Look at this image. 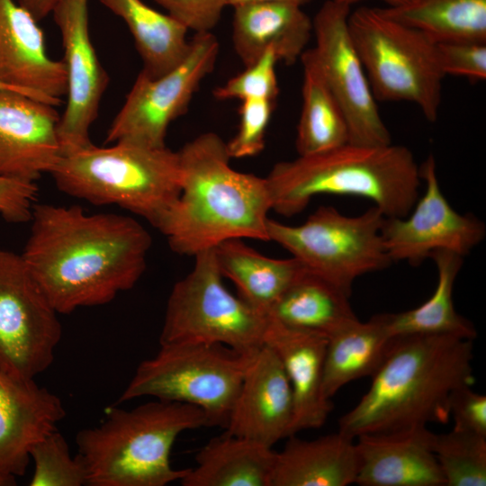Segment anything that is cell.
<instances>
[{
	"label": "cell",
	"mask_w": 486,
	"mask_h": 486,
	"mask_svg": "<svg viewBox=\"0 0 486 486\" xmlns=\"http://www.w3.org/2000/svg\"><path fill=\"white\" fill-rule=\"evenodd\" d=\"M30 221L21 255L58 314L112 302L146 270L152 239L132 217L34 204Z\"/></svg>",
	"instance_id": "cell-1"
},
{
	"label": "cell",
	"mask_w": 486,
	"mask_h": 486,
	"mask_svg": "<svg viewBox=\"0 0 486 486\" xmlns=\"http://www.w3.org/2000/svg\"><path fill=\"white\" fill-rule=\"evenodd\" d=\"M472 339L449 335L394 337L366 393L338 421V431L352 438L446 424L449 399L472 386Z\"/></svg>",
	"instance_id": "cell-2"
},
{
	"label": "cell",
	"mask_w": 486,
	"mask_h": 486,
	"mask_svg": "<svg viewBox=\"0 0 486 486\" xmlns=\"http://www.w3.org/2000/svg\"><path fill=\"white\" fill-rule=\"evenodd\" d=\"M178 154L180 194L156 228L174 252L194 256L229 239L269 241L266 177L234 169L215 132L198 135Z\"/></svg>",
	"instance_id": "cell-3"
},
{
	"label": "cell",
	"mask_w": 486,
	"mask_h": 486,
	"mask_svg": "<svg viewBox=\"0 0 486 486\" xmlns=\"http://www.w3.org/2000/svg\"><path fill=\"white\" fill-rule=\"evenodd\" d=\"M272 210L284 217L302 212L320 194L359 196L388 218L407 216L421 184L420 166L401 145L347 142L321 153L276 163L266 176Z\"/></svg>",
	"instance_id": "cell-4"
},
{
	"label": "cell",
	"mask_w": 486,
	"mask_h": 486,
	"mask_svg": "<svg viewBox=\"0 0 486 486\" xmlns=\"http://www.w3.org/2000/svg\"><path fill=\"white\" fill-rule=\"evenodd\" d=\"M208 427L199 408L158 400L130 410L112 407L99 426L76 436L77 455L89 486H165L179 481L186 469H175L170 454L178 436Z\"/></svg>",
	"instance_id": "cell-5"
},
{
	"label": "cell",
	"mask_w": 486,
	"mask_h": 486,
	"mask_svg": "<svg viewBox=\"0 0 486 486\" xmlns=\"http://www.w3.org/2000/svg\"><path fill=\"white\" fill-rule=\"evenodd\" d=\"M50 174L64 194L117 205L155 228L178 199L182 184L178 151L130 142L92 144L62 155Z\"/></svg>",
	"instance_id": "cell-6"
},
{
	"label": "cell",
	"mask_w": 486,
	"mask_h": 486,
	"mask_svg": "<svg viewBox=\"0 0 486 486\" xmlns=\"http://www.w3.org/2000/svg\"><path fill=\"white\" fill-rule=\"evenodd\" d=\"M347 23L375 100L413 103L428 122H435L446 76L436 43L379 8L359 7L350 12Z\"/></svg>",
	"instance_id": "cell-7"
},
{
	"label": "cell",
	"mask_w": 486,
	"mask_h": 486,
	"mask_svg": "<svg viewBox=\"0 0 486 486\" xmlns=\"http://www.w3.org/2000/svg\"><path fill=\"white\" fill-rule=\"evenodd\" d=\"M255 354L220 344L160 345L138 365L118 401L153 397L190 404L203 411L208 426L225 428Z\"/></svg>",
	"instance_id": "cell-8"
},
{
	"label": "cell",
	"mask_w": 486,
	"mask_h": 486,
	"mask_svg": "<svg viewBox=\"0 0 486 486\" xmlns=\"http://www.w3.org/2000/svg\"><path fill=\"white\" fill-rule=\"evenodd\" d=\"M194 257V267L169 294L160 345L220 344L255 354L264 345L267 315L226 288L213 249Z\"/></svg>",
	"instance_id": "cell-9"
},
{
	"label": "cell",
	"mask_w": 486,
	"mask_h": 486,
	"mask_svg": "<svg viewBox=\"0 0 486 486\" xmlns=\"http://www.w3.org/2000/svg\"><path fill=\"white\" fill-rule=\"evenodd\" d=\"M385 216L375 206L358 216H346L333 206H320L301 225L267 220L269 241L285 248L305 270L348 296L361 275L388 267L382 240Z\"/></svg>",
	"instance_id": "cell-10"
},
{
	"label": "cell",
	"mask_w": 486,
	"mask_h": 486,
	"mask_svg": "<svg viewBox=\"0 0 486 486\" xmlns=\"http://www.w3.org/2000/svg\"><path fill=\"white\" fill-rule=\"evenodd\" d=\"M219 50L212 32L194 33L187 55L173 69L157 77L140 71L105 142L165 147L169 125L186 112L202 82L214 70Z\"/></svg>",
	"instance_id": "cell-11"
},
{
	"label": "cell",
	"mask_w": 486,
	"mask_h": 486,
	"mask_svg": "<svg viewBox=\"0 0 486 486\" xmlns=\"http://www.w3.org/2000/svg\"><path fill=\"white\" fill-rule=\"evenodd\" d=\"M58 314L22 255L0 248V370L24 379L46 371L62 337Z\"/></svg>",
	"instance_id": "cell-12"
},
{
	"label": "cell",
	"mask_w": 486,
	"mask_h": 486,
	"mask_svg": "<svg viewBox=\"0 0 486 486\" xmlns=\"http://www.w3.org/2000/svg\"><path fill=\"white\" fill-rule=\"evenodd\" d=\"M350 6L327 0L312 19V49L323 77L343 111L349 142L384 146L392 138L379 112L348 30Z\"/></svg>",
	"instance_id": "cell-13"
},
{
	"label": "cell",
	"mask_w": 486,
	"mask_h": 486,
	"mask_svg": "<svg viewBox=\"0 0 486 486\" xmlns=\"http://www.w3.org/2000/svg\"><path fill=\"white\" fill-rule=\"evenodd\" d=\"M426 190L405 217H385L382 236L393 261L419 266L437 250L466 256L486 236L484 223L473 214H461L452 208L440 188L433 156L420 166Z\"/></svg>",
	"instance_id": "cell-14"
},
{
	"label": "cell",
	"mask_w": 486,
	"mask_h": 486,
	"mask_svg": "<svg viewBox=\"0 0 486 486\" xmlns=\"http://www.w3.org/2000/svg\"><path fill=\"white\" fill-rule=\"evenodd\" d=\"M51 13L62 39L67 75V104L58 124L62 156L93 144L90 129L109 76L91 40L88 0H58Z\"/></svg>",
	"instance_id": "cell-15"
},
{
	"label": "cell",
	"mask_w": 486,
	"mask_h": 486,
	"mask_svg": "<svg viewBox=\"0 0 486 486\" xmlns=\"http://www.w3.org/2000/svg\"><path fill=\"white\" fill-rule=\"evenodd\" d=\"M53 105L0 88V176L36 182L61 157Z\"/></svg>",
	"instance_id": "cell-16"
},
{
	"label": "cell",
	"mask_w": 486,
	"mask_h": 486,
	"mask_svg": "<svg viewBox=\"0 0 486 486\" xmlns=\"http://www.w3.org/2000/svg\"><path fill=\"white\" fill-rule=\"evenodd\" d=\"M37 22L15 0H0V83L56 106L67 94L65 65L48 55Z\"/></svg>",
	"instance_id": "cell-17"
},
{
	"label": "cell",
	"mask_w": 486,
	"mask_h": 486,
	"mask_svg": "<svg viewBox=\"0 0 486 486\" xmlns=\"http://www.w3.org/2000/svg\"><path fill=\"white\" fill-rule=\"evenodd\" d=\"M62 400L34 379L0 370V486L16 484L30 462L32 447L65 418Z\"/></svg>",
	"instance_id": "cell-18"
},
{
	"label": "cell",
	"mask_w": 486,
	"mask_h": 486,
	"mask_svg": "<svg viewBox=\"0 0 486 486\" xmlns=\"http://www.w3.org/2000/svg\"><path fill=\"white\" fill-rule=\"evenodd\" d=\"M293 419L290 381L276 354L264 344L246 371L225 433L273 447L292 435Z\"/></svg>",
	"instance_id": "cell-19"
},
{
	"label": "cell",
	"mask_w": 486,
	"mask_h": 486,
	"mask_svg": "<svg viewBox=\"0 0 486 486\" xmlns=\"http://www.w3.org/2000/svg\"><path fill=\"white\" fill-rule=\"evenodd\" d=\"M427 427L355 438L361 486H446Z\"/></svg>",
	"instance_id": "cell-20"
},
{
	"label": "cell",
	"mask_w": 486,
	"mask_h": 486,
	"mask_svg": "<svg viewBox=\"0 0 486 486\" xmlns=\"http://www.w3.org/2000/svg\"><path fill=\"white\" fill-rule=\"evenodd\" d=\"M264 344L280 359L292 386L294 400L292 435L322 427L333 410L331 400L323 393L328 338L268 318Z\"/></svg>",
	"instance_id": "cell-21"
},
{
	"label": "cell",
	"mask_w": 486,
	"mask_h": 486,
	"mask_svg": "<svg viewBox=\"0 0 486 486\" xmlns=\"http://www.w3.org/2000/svg\"><path fill=\"white\" fill-rule=\"evenodd\" d=\"M232 43L244 66L274 50L280 61L300 59L313 32L301 6L274 1H250L232 6Z\"/></svg>",
	"instance_id": "cell-22"
},
{
	"label": "cell",
	"mask_w": 486,
	"mask_h": 486,
	"mask_svg": "<svg viewBox=\"0 0 486 486\" xmlns=\"http://www.w3.org/2000/svg\"><path fill=\"white\" fill-rule=\"evenodd\" d=\"M276 452L271 486H347L356 482L355 439L338 431L312 440L289 436Z\"/></svg>",
	"instance_id": "cell-23"
},
{
	"label": "cell",
	"mask_w": 486,
	"mask_h": 486,
	"mask_svg": "<svg viewBox=\"0 0 486 486\" xmlns=\"http://www.w3.org/2000/svg\"><path fill=\"white\" fill-rule=\"evenodd\" d=\"M276 452L254 440L223 433L196 454L183 486H271Z\"/></svg>",
	"instance_id": "cell-24"
},
{
	"label": "cell",
	"mask_w": 486,
	"mask_h": 486,
	"mask_svg": "<svg viewBox=\"0 0 486 486\" xmlns=\"http://www.w3.org/2000/svg\"><path fill=\"white\" fill-rule=\"evenodd\" d=\"M349 297L324 278L303 270L274 303L267 317L329 338L357 320Z\"/></svg>",
	"instance_id": "cell-25"
},
{
	"label": "cell",
	"mask_w": 486,
	"mask_h": 486,
	"mask_svg": "<svg viewBox=\"0 0 486 486\" xmlns=\"http://www.w3.org/2000/svg\"><path fill=\"white\" fill-rule=\"evenodd\" d=\"M213 251L222 276L235 284L240 298L266 315L305 269L293 256H266L241 238L221 242Z\"/></svg>",
	"instance_id": "cell-26"
},
{
	"label": "cell",
	"mask_w": 486,
	"mask_h": 486,
	"mask_svg": "<svg viewBox=\"0 0 486 486\" xmlns=\"http://www.w3.org/2000/svg\"><path fill=\"white\" fill-rule=\"evenodd\" d=\"M437 270V282L432 295L421 305L399 313L379 314L391 337L410 335H449L473 340V324L460 315L453 300L454 285L463 266L464 256L437 250L430 256Z\"/></svg>",
	"instance_id": "cell-27"
},
{
	"label": "cell",
	"mask_w": 486,
	"mask_h": 486,
	"mask_svg": "<svg viewBox=\"0 0 486 486\" xmlns=\"http://www.w3.org/2000/svg\"><path fill=\"white\" fill-rule=\"evenodd\" d=\"M392 338L379 315L365 322L357 319L328 338L324 396L331 400L346 384L372 377L382 364Z\"/></svg>",
	"instance_id": "cell-28"
},
{
	"label": "cell",
	"mask_w": 486,
	"mask_h": 486,
	"mask_svg": "<svg viewBox=\"0 0 486 486\" xmlns=\"http://www.w3.org/2000/svg\"><path fill=\"white\" fill-rule=\"evenodd\" d=\"M129 28L143 62V71L151 77L176 67L187 55L188 30L167 14L160 13L142 0H99Z\"/></svg>",
	"instance_id": "cell-29"
},
{
	"label": "cell",
	"mask_w": 486,
	"mask_h": 486,
	"mask_svg": "<svg viewBox=\"0 0 486 486\" xmlns=\"http://www.w3.org/2000/svg\"><path fill=\"white\" fill-rule=\"evenodd\" d=\"M302 64V110L295 147L299 156L328 151L349 142L346 120L328 88L312 49L305 50Z\"/></svg>",
	"instance_id": "cell-30"
},
{
	"label": "cell",
	"mask_w": 486,
	"mask_h": 486,
	"mask_svg": "<svg viewBox=\"0 0 486 486\" xmlns=\"http://www.w3.org/2000/svg\"><path fill=\"white\" fill-rule=\"evenodd\" d=\"M379 9L436 43L486 42V0H408Z\"/></svg>",
	"instance_id": "cell-31"
},
{
	"label": "cell",
	"mask_w": 486,
	"mask_h": 486,
	"mask_svg": "<svg viewBox=\"0 0 486 486\" xmlns=\"http://www.w3.org/2000/svg\"><path fill=\"white\" fill-rule=\"evenodd\" d=\"M434 452L446 486L486 485V437L454 428L435 434Z\"/></svg>",
	"instance_id": "cell-32"
},
{
	"label": "cell",
	"mask_w": 486,
	"mask_h": 486,
	"mask_svg": "<svg viewBox=\"0 0 486 486\" xmlns=\"http://www.w3.org/2000/svg\"><path fill=\"white\" fill-rule=\"evenodd\" d=\"M34 464L31 486L86 485V471L76 454L72 456L69 446L57 429L38 441L30 451Z\"/></svg>",
	"instance_id": "cell-33"
},
{
	"label": "cell",
	"mask_w": 486,
	"mask_h": 486,
	"mask_svg": "<svg viewBox=\"0 0 486 486\" xmlns=\"http://www.w3.org/2000/svg\"><path fill=\"white\" fill-rule=\"evenodd\" d=\"M280 62L275 51L266 50L254 63L228 79L213 91L219 100L266 99L275 102L279 86L275 67Z\"/></svg>",
	"instance_id": "cell-34"
},
{
	"label": "cell",
	"mask_w": 486,
	"mask_h": 486,
	"mask_svg": "<svg viewBox=\"0 0 486 486\" xmlns=\"http://www.w3.org/2000/svg\"><path fill=\"white\" fill-rule=\"evenodd\" d=\"M274 103L266 99L241 101L238 130L231 140L226 142L231 159L254 157L264 150L266 130Z\"/></svg>",
	"instance_id": "cell-35"
},
{
	"label": "cell",
	"mask_w": 486,
	"mask_h": 486,
	"mask_svg": "<svg viewBox=\"0 0 486 486\" xmlns=\"http://www.w3.org/2000/svg\"><path fill=\"white\" fill-rule=\"evenodd\" d=\"M440 68L445 76L471 80L486 78V42L448 41L436 43Z\"/></svg>",
	"instance_id": "cell-36"
},
{
	"label": "cell",
	"mask_w": 486,
	"mask_h": 486,
	"mask_svg": "<svg viewBox=\"0 0 486 486\" xmlns=\"http://www.w3.org/2000/svg\"><path fill=\"white\" fill-rule=\"evenodd\" d=\"M167 14L194 33L212 32L230 0H155Z\"/></svg>",
	"instance_id": "cell-37"
},
{
	"label": "cell",
	"mask_w": 486,
	"mask_h": 486,
	"mask_svg": "<svg viewBox=\"0 0 486 486\" xmlns=\"http://www.w3.org/2000/svg\"><path fill=\"white\" fill-rule=\"evenodd\" d=\"M449 415L454 428L486 437V397L470 385L456 388L449 399Z\"/></svg>",
	"instance_id": "cell-38"
},
{
	"label": "cell",
	"mask_w": 486,
	"mask_h": 486,
	"mask_svg": "<svg viewBox=\"0 0 486 486\" xmlns=\"http://www.w3.org/2000/svg\"><path fill=\"white\" fill-rule=\"evenodd\" d=\"M37 195L36 183L0 176V215L11 223L30 221Z\"/></svg>",
	"instance_id": "cell-39"
},
{
	"label": "cell",
	"mask_w": 486,
	"mask_h": 486,
	"mask_svg": "<svg viewBox=\"0 0 486 486\" xmlns=\"http://www.w3.org/2000/svg\"><path fill=\"white\" fill-rule=\"evenodd\" d=\"M27 10L36 21H40L50 14L58 0H15Z\"/></svg>",
	"instance_id": "cell-40"
},
{
	"label": "cell",
	"mask_w": 486,
	"mask_h": 486,
	"mask_svg": "<svg viewBox=\"0 0 486 486\" xmlns=\"http://www.w3.org/2000/svg\"><path fill=\"white\" fill-rule=\"evenodd\" d=\"M250 1H274V2H282V3H288L292 4L298 6H302L306 4L310 3L312 0H230L229 6H234L238 4L250 2Z\"/></svg>",
	"instance_id": "cell-41"
},
{
	"label": "cell",
	"mask_w": 486,
	"mask_h": 486,
	"mask_svg": "<svg viewBox=\"0 0 486 486\" xmlns=\"http://www.w3.org/2000/svg\"><path fill=\"white\" fill-rule=\"evenodd\" d=\"M333 1L351 7L352 4H356L363 0H333ZM382 1L385 2L388 4V6H398V5L405 4L408 0H382Z\"/></svg>",
	"instance_id": "cell-42"
},
{
	"label": "cell",
	"mask_w": 486,
	"mask_h": 486,
	"mask_svg": "<svg viewBox=\"0 0 486 486\" xmlns=\"http://www.w3.org/2000/svg\"><path fill=\"white\" fill-rule=\"evenodd\" d=\"M0 88H3V89H7V90H11V91H14V92H17V91L14 90V89H12V88L8 87L7 86H5V85L2 84V83H0ZM18 93H19V92H18Z\"/></svg>",
	"instance_id": "cell-43"
}]
</instances>
